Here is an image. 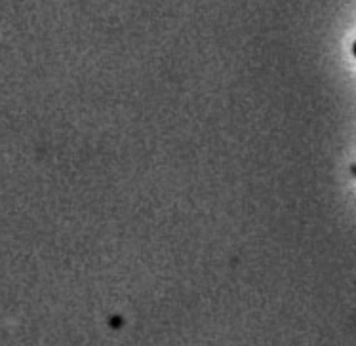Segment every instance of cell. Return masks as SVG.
Masks as SVG:
<instances>
[{"label":"cell","instance_id":"6da1fadb","mask_svg":"<svg viewBox=\"0 0 356 346\" xmlns=\"http://www.w3.org/2000/svg\"><path fill=\"white\" fill-rule=\"evenodd\" d=\"M353 53H355V58H356V42L353 44Z\"/></svg>","mask_w":356,"mask_h":346}]
</instances>
